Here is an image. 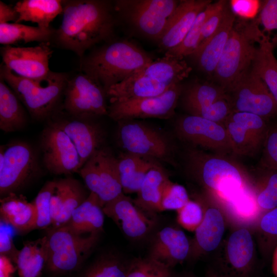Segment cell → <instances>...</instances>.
<instances>
[{"instance_id":"cell-1","label":"cell","mask_w":277,"mask_h":277,"mask_svg":"<svg viewBox=\"0 0 277 277\" xmlns=\"http://www.w3.org/2000/svg\"><path fill=\"white\" fill-rule=\"evenodd\" d=\"M63 19L53 38L56 44L82 57L95 45L113 40V5L104 0L63 1Z\"/></svg>"},{"instance_id":"cell-2","label":"cell","mask_w":277,"mask_h":277,"mask_svg":"<svg viewBox=\"0 0 277 277\" xmlns=\"http://www.w3.org/2000/svg\"><path fill=\"white\" fill-rule=\"evenodd\" d=\"M153 61L137 45L127 39L106 43L83 59L81 68L105 91Z\"/></svg>"},{"instance_id":"cell-3","label":"cell","mask_w":277,"mask_h":277,"mask_svg":"<svg viewBox=\"0 0 277 277\" xmlns=\"http://www.w3.org/2000/svg\"><path fill=\"white\" fill-rule=\"evenodd\" d=\"M191 70L184 59L164 55L111 87L107 95L109 102L158 96L181 84Z\"/></svg>"},{"instance_id":"cell-4","label":"cell","mask_w":277,"mask_h":277,"mask_svg":"<svg viewBox=\"0 0 277 277\" xmlns=\"http://www.w3.org/2000/svg\"><path fill=\"white\" fill-rule=\"evenodd\" d=\"M186 163L191 176L224 200L232 201L246 191V176L241 167L223 154L190 149Z\"/></svg>"},{"instance_id":"cell-5","label":"cell","mask_w":277,"mask_h":277,"mask_svg":"<svg viewBox=\"0 0 277 277\" xmlns=\"http://www.w3.org/2000/svg\"><path fill=\"white\" fill-rule=\"evenodd\" d=\"M1 77L13 90L32 117L44 120L58 105L69 79L63 72L50 71L45 76L28 78L19 76L3 64Z\"/></svg>"},{"instance_id":"cell-6","label":"cell","mask_w":277,"mask_h":277,"mask_svg":"<svg viewBox=\"0 0 277 277\" xmlns=\"http://www.w3.org/2000/svg\"><path fill=\"white\" fill-rule=\"evenodd\" d=\"M100 233L78 234L66 225L52 228L46 235L48 259L45 267L51 275L60 276L80 269L96 245Z\"/></svg>"},{"instance_id":"cell-7","label":"cell","mask_w":277,"mask_h":277,"mask_svg":"<svg viewBox=\"0 0 277 277\" xmlns=\"http://www.w3.org/2000/svg\"><path fill=\"white\" fill-rule=\"evenodd\" d=\"M257 38L253 22L234 24L213 75L226 92L251 68Z\"/></svg>"},{"instance_id":"cell-8","label":"cell","mask_w":277,"mask_h":277,"mask_svg":"<svg viewBox=\"0 0 277 277\" xmlns=\"http://www.w3.org/2000/svg\"><path fill=\"white\" fill-rule=\"evenodd\" d=\"M179 3L176 0H117L113 5L115 13L134 31L158 43Z\"/></svg>"},{"instance_id":"cell-9","label":"cell","mask_w":277,"mask_h":277,"mask_svg":"<svg viewBox=\"0 0 277 277\" xmlns=\"http://www.w3.org/2000/svg\"><path fill=\"white\" fill-rule=\"evenodd\" d=\"M78 172L103 207L123 193L117 158L104 148L96 150Z\"/></svg>"},{"instance_id":"cell-10","label":"cell","mask_w":277,"mask_h":277,"mask_svg":"<svg viewBox=\"0 0 277 277\" xmlns=\"http://www.w3.org/2000/svg\"><path fill=\"white\" fill-rule=\"evenodd\" d=\"M37 163L32 147L24 142L1 146L0 194L3 197L15 193L37 170Z\"/></svg>"},{"instance_id":"cell-11","label":"cell","mask_w":277,"mask_h":277,"mask_svg":"<svg viewBox=\"0 0 277 277\" xmlns=\"http://www.w3.org/2000/svg\"><path fill=\"white\" fill-rule=\"evenodd\" d=\"M182 91V86L179 84L158 96L109 102L108 115L116 122L148 118H168L174 114Z\"/></svg>"},{"instance_id":"cell-12","label":"cell","mask_w":277,"mask_h":277,"mask_svg":"<svg viewBox=\"0 0 277 277\" xmlns=\"http://www.w3.org/2000/svg\"><path fill=\"white\" fill-rule=\"evenodd\" d=\"M64 96L65 109L75 117L108 114L106 92L98 82L84 72L68 79Z\"/></svg>"},{"instance_id":"cell-13","label":"cell","mask_w":277,"mask_h":277,"mask_svg":"<svg viewBox=\"0 0 277 277\" xmlns=\"http://www.w3.org/2000/svg\"><path fill=\"white\" fill-rule=\"evenodd\" d=\"M233 112H245L264 119L277 114V103L265 84L250 68L227 92Z\"/></svg>"},{"instance_id":"cell-14","label":"cell","mask_w":277,"mask_h":277,"mask_svg":"<svg viewBox=\"0 0 277 277\" xmlns=\"http://www.w3.org/2000/svg\"><path fill=\"white\" fill-rule=\"evenodd\" d=\"M118 122V140L126 152L162 161L170 159L172 152L170 143L158 130L134 120Z\"/></svg>"},{"instance_id":"cell-15","label":"cell","mask_w":277,"mask_h":277,"mask_svg":"<svg viewBox=\"0 0 277 277\" xmlns=\"http://www.w3.org/2000/svg\"><path fill=\"white\" fill-rule=\"evenodd\" d=\"M41 148L43 164L50 173L69 174L80 169V159L74 144L55 123L44 129Z\"/></svg>"},{"instance_id":"cell-16","label":"cell","mask_w":277,"mask_h":277,"mask_svg":"<svg viewBox=\"0 0 277 277\" xmlns=\"http://www.w3.org/2000/svg\"><path fill=\"white\" fill-rule=\"evenodd\" d=\"M175 131L181 139L190 144L223 155L232 152L227 130L222 124L188 114L177 120Z\"/></svg>"},{"instance_id":"cell-17","label":"cell","mask_w":277,"mask_h":277,"mask_svg":"<svg viewBox=\"0 0 277 277\" xmlns=\"http://www.w3.org/2000/svg\"><path fill=\"white\" fill-rule=\"evenodd\" d=\"M232 152L238 155L253 154L263 144L268 127L261 116L245 112H233L224 123Z\"/></svg>"},{"instance_id":"cell-18","label":"cell","mask_w":277,"mask_h":277,"mask_svg":"<svg viewBox=\"0 0 277 277\" xmlns=\"http://www.w3.org/2000/svg\"><path fill=\"white\" fill-rule=\"evenodd\" d=\"M4 65L17 75L28 78L45 76L50 72L49 60L53 51L49 42L34 47L5 46L1 48Z\"/></svg>"},{"instance_id":"cell-19","label":"cell","mask_w":277,"mask_h":277,"mask_svg":"<svg viewBox=\"0 0 277 277\" xmlns=\"http://www.w3.org/2000/svg\"><path fill=\"white\" fill-rule=\"evenodd\" d=\"M105 215L110 218L128 238L140 240L147 236L154 228L153 214L138 208L130 197L123 193L106 204L103 208Z\"/></svg>"},{"instance_id":"cell-20","label":"cell","mask_w":277,"mask_h":277,"mask_svg":"<svg viewBox=\"0 0 277 277\" xmlns=\"http://www.w3.org/2000/svg\"><path fill=\"white\" fill-rule=\"evenodd\" d=\"M225 258L215 268L230 277H252L254 269V243L249 231L242 228L228 239Z\"/></svg>"},{"instance_id":"cell-21","label":"cell","mask_w":277,"mask_h":277,"mask_svg":"<svg viewBox=\"0 0 277 277\" xmlns=\"http://www.w3.org/2000/svg\"><path fill=\"white\" fill-rule=\"evenodd\" d=\"M210 0H184L180 3L169 18L164 33L158 42L160 49L167 52L184 40L199 14L208 5Z\"/></svg>"},{"instance_id":"cell-22","label":"cell","mask_w":277,"mask_h":277,"mask_svg":"<svg viewBox=\"0 0 277 277\" xmlns=\"http://www.w3.org/2000/svg\"><path fill=\"white\" fill-rule=\"evenodd\" d=\"M190 251V243L185 233L166 227L155 235L148 258L171 269L187 260Z\"/></svg>"},{"instance_id":"cell-23","label":"cell","mask_w":277,"mask_h":277,"mask_svg":"<svg viewBox=\"0 0 277 277\" xmlns=\"http://www.w3.org/2000/svg\"><path fill=\"white\" fill-rule=\"evenodd\" d=\"M235 21L234 13L228 2L224 17L217 31L190 55L195 60L199 69L204 73L213 75Z\"/></svg>"},{"instance_id":"cell-24","label":"cell","mask_w":277,"mask_h":277,"mask_svg":"<svg viewBox=\"0 0 277 277\" xmlns=\"http://www.w3.org/2000/svg\"><path fill=\"white\" fill-rule=\"evenodd\" d=\"M75 120H63L55 123L70 137L80 159V168L98 149L102 142L103 134L96 125L76 117Z\"/></svg>"},{"instance_id":"cell-25","label":"cell","mask_w":277,"mask_h":277,"mask_svg":"<svg viewBox=\"0 0 277 277\" xmlns=\"http://www.w3.org/2000/svg\"><path fill=\"white\" fill-rule=\"evenodd\" d=\"M225 229L224 219L220 210L215 207L206 209L190 243L189 258L196 259L203 254L215 250L221 242Z\"/></svg>"},{"instance_id":"cell-26","label":"cell","mask_w":277,"mask_h":277,"mask_svg":"<svg viewBox=\"0 0 277 277\" xmlns=\"http://www.w3.org/2000/svg\"><path fill=\"white\" fill-rule=\"evenodd\" d=\"M0 215L1 222L11 226L18 233L36 229V208L23 195L11 193L1 198Z\"/></svg>"},{"instance_id":"cell-27","label":"cell","mask_w":277,"mask_h":277,"mask_svg":"<svg viewBox=\"0 0 277 277\" xmlns=\"http://www.w3.org/2000/svg\"><path fill=\"white\" fill-rule=\"evenodd\" d=\"M103 208L98 196L90 192L73 211L65 225L78 234L100 233L103 229L105 215Z\"/></svg>"},{"instance_id":"cell-28","label":"cell","mask_w":277,"mask_h":277,"mask_svg":"<svg viewBox=\"0 0 277 277\" xmlns=\"http://www.w3.org/2000/svg\"><path fill=\"white\" fill-rule=\"evenodd\" d=\"M48 259L47 238L27 241L12 262L18 277H41Z\"/></svg>"},{"instance_id":"cell-29","label":"cell","mask_w":277,"mask_h":277,"mask_svg":"<svg viewBox=\"0 0 277 277\" xmlns=\"http://www.w3.org/2000/svg\"><path fill=\"white\" fill-rule=\"evenodd\" d=\"M169 180L167 174L159 165L152 168L142 182L137 195L133 200L134 203L149 214L160 212L163 191Z\"/></svg>"},{"instance_id":"cell-30","label":"cell","mask_w":277,"mask_h":277,"mask_svg":"<svg viewBox=\"0 0 277 277\" xmlns=\"http://www.w3.org/2000/svg\"><path fill=\"white\" fill-rule=\"evenodd\" d=\"M117 160L124 193H137L148 172L157 165L148 158L128 152Z\"/></svg>"},{"instance_id":"cell-31","label":"cell","mask_w":277,"mask_h":277,"mask_svg":"<svg viewBox=\"0 0 277 277\" xmlns=\"http://www.w3.org/2000/svg\"><path fill=\"white\" fill-rule=\"evenodd\" d=\"M14 7L18 14L15 23L30 21L45 29L50 28V23L63 11V1L59 0H22Z\"/></svg>"},{"instance_id":"cell-32","label":"cell","mask_w":277,"mask_h":277,"mask_svg":"<svg viewBox=\"0 0 277 277\" xmlns=\"http://www.w3.org/2000/svg\"><path fill=\"white\" fill-rule=\"evenodd\" d=\"M27 122L22 103L4 80L0 81V129L8 133L22 129Z\"/></svg>"},{"instance_id":"cell-33","label":"cell","mask_w":277,"mask_h":277,"mask_svg":"<svg viewBox=\"0 0 277 277\" xmlns=\"http://www.w3.org/2000/svg\"><path fill=\"white\" fill-rule=\"evenodd\" d=\"M225 0L211 3L197 16L193 25L182 42L177 47L165 52L164 55L179 59L191 55L197 49L203 26L207 19L217 10L225 6Z\"/></svg>"},{"instance_id":"cell-34","label":"cell","mask_w":277,"mask_h":277,"mask_svg":"<svg viewBox=\"0 0 277 277\" xmlns=\"http://www.w3.org/2000/svg\"><path fill=\"white\" fill-rule=\"evenodd\" d=\"M55 31L51 27L45 29L15 23L0 24V43L11 46L21 42H49Z\"/></svg>"},{"instance_id":"cell-35","label":"cell","mask_w":277,"mask_h":277,"mask_svg":"<svg viewBox=\"0 0 277 277\" xmlns=\"http://www.w3.org/2000/svg\"><path fill=\"white\" fill-rule=\"evenodd\" d=\"M258 44L251 69L264 82L277 103V60L273 48L266 42Z\"/></svg>"},{"instance_id":"cell-36","label":"cell","mask_w":277,"mask_h":277,"mask_svg":"<svg viewBox=\"0 0 277 277\" xmlns=\"http://www.w3.org/2000/svg\"><path fill=\"white\" fill-rule=\"evenodd\" d=\"M227 96L226 90L219 85L196 83L186 89L182 103L185 109L190 114Z\"/></svg>"},{"instance_id":"cell-37","label":"cell","mask_w":277,"mask_h":277,"mask_svg":"<svg viewBox=\"0 0 277 277\" xmlns=\"http://www.w3.org/2000/svg\"><path fill=\"white\" fill-rule=\"evenodd\" d=\"M259 39L273 48L277 44V0H267L262 3L259 15L253 22Z\"/></svg>"},{"instance_id":"cell-38","label":"cell","mask_w":277,"mask_h":277,"mask_svg":"<svg viewBox=\"0 0 277 277\" xmlns=\"http://www.w3.org/2000/svg\"><path fill=\"white\" fill-rule=\"evenodd\" d=\"M128 263L114 255H104L91 263L78 277H126Z\"/></svg>"},{"instance_id":"cell-39","label":"cell","mask_w":277,"mask_h":277,"mask_svg":"<svg viewBox=\"0 0 277 277\" xmlns=\"http://www.w3.org/2000/svg\"><path fill=\"white\" fill-rule=\"evenodd\" d=\"M171 269L149 258H135L128 263L126 277H172Z\"/></svg>"},{"instance_id":"cell-40","label":"cell","mask_w":277,"mask_h":277,"mask_svg":"<svg viewBox=\"0 0 277 277\" xmlns=\"http://www.w3.org/2000/svg\"><path fill=\"white\" fill-rule=\"evenodd\" d=\"M55 183V181L46 183L32 202L37 215L36 229H45L52 226L51 199Z\"/></svg>"},{"instance_id":"cell-41","label":"cell","mask_w":277,"mask_h":277,"mask_svg":"<svg viewBox=\"0 0 277 277\" xmlns=\"http://www.w3.org/2000/svg\"><path fill=\"white\" fill-rule=\"evenodd\" d=\"M267 170L255 197L259 207L268 211L277 207V171Z\"/></svg>"},{"instance_id":"cell-42","label":"cell","mask_w":277,"mask_h":277,"mask_svg":"<svg viewBox=\"0 0 277 277\" xmlns=\"http://www.w3.org/2000/svg\"><path fill=\"white\" fill-rule=\"evenodd\" d=\"M87 197L80 183L75 180L69 179L63 200L61 215L56 227L66 225L70 220L73 211Z\"/></svg>"},{"instance_id":"cell-43","label":"cell","mask_w":277,"mask_h":277,"mask_svg":"<svg viewBox=\"0 0 277 277\" xmlns=\"http://www.w3.org/2000/svg\"><path fill=\"white\" fill-rule=\"evenodd\" d=\"M189 200L185 188L169 180L163 191L160 212L166 210L177 211Z\"/></svg>"},{"instance_id":"cell-44","label":"cell","mask_w":277,"mask_h":277,"mask_svg":"<svg viewBox=\"0 0 277 277\" xmlns=\"http://www.w3.org/2000/svg\"><path fill=\"white\" fill-rule=\"evenodd\" d=\"M233 112V109L228 96L212 104L193 111L190 115L222 124Z\"/></svg>"},{"instance_id":"cell-45","label":"cell","mask_w":277,"mask_h":277,"mask_svg":"<svg viewBox=\"0 0 277 277\" xmlns=\"http://www.w3.org/2000/svg\"><path fill=\"white\" fill-rule=\"evenodd\" d=\"M176 211L178 223L189 231H195L201 223L204 215L201 205L191 200Z\"/></svg>"},{"instance_id":"cell-46","label":"cell","mask_w":277,"mask_h":277,"mask_svg":"<svg viewBox=\"0 0 277 277\" xmlns=\"http://www.w3.org/2000/svg\"><path fill=\"white\" fill-rule=\"evenodd\" d=\"M263 145L261 166L265 169L277 171V126L268 128Z\"/></svg>"},{"instance_id":"cell-47","label":"cell","mask_w":277,"mask_h":277,"mask_svg":"<svg viewBox=\"0 0 277 277\" xmlns=\"http://www.w3.org/2000/svg\"><path fill=\"white\" fill-rule=\"evenodd\" d=\"M259 227L265 237L266 247L268 250L274 248L277 245V207L263 215Z\"/></svg>"},{"instance_id":"cell-48","label":"cell","mask_w":277,"mask_h":277,"mask_svg":"<svg viewBox=\"0 0 277 277\" xmlns=\"http://www.w3.org/2000/svg\"><path fill=\"white\" fill-rule=\"evenodd\" d=\"M228 3L207 19L203 26L197 49L206 43L217 31L224 17Z\"/></svg>"},{"instance_id":"cell-49","label":"cell","mask_w":277,"mask_h":277,"mask_svg":"<svg viewBox=\"0 0 277 277\" xmlns=\"http://www.w3.org/2000/svg\"><path fill=\"white\" fill-rule=\"evenodd\" d=\"M18 250L14 245L11 232L5 228L1 222L0 255L6 256L13 261Z\"/></svg>"},{"instance_id":"cell-50","label":"cell","mask_w":277,"mask_h":277,"mask_svg":"<svg viewBox=\"0 0 277 277\" xmlns=\"http://www.w3.org/2000/svg\"><path fill=\"white\" fill-rule=\"evenodd\" d=\"M18 14L14 7L0 2V24L8 23L10 21L16 23Z\"/></svg>"},{"instance_id":"cell-51","label":"cell","mask_w":277,"mask_h":277,"mask_svg":"<svg viewBox=\"0 0 277 277\" xmlns=\"http://www.w3.org/2000/svg\"><path fill=\"white\" fill-rule=\"evenodd\" d=\"M16 268L7 256L0 255V277H13Z\"/></svg>"},{"instance_id":"cell-52","label":"cell","mask_w":277,"mask_h":277,"mask_svg":"<svg viewBox=\"0 0 277 277\" xmlns=\"http://www.w3.org/2000/svg\"><path fill=\"white\" fill-rule=\"evenodd\" d=\"M205 275L206 277H230L214 267H209Z\"/></svg>"},{"instance_id":"cell-53","label":"cell","mask_w":277,"mask_h":277,"mask_svg":"<svg viewBox=\"0 0 277 277\" xmlns=\"http://www.w3.org/2000/svg\"><path fill=\"white\" fill-rule=\"evenodd\" d=\"M271 268L273 274L277 277V245L273 250Z\"/></svg>"},{"instance_id":"cell-54","label":"cell","mask_w":277,"mask_h":277,"mask_svg":"<svg viewBox=\"0 0 277 277\" xmlns=\"http://www.w3.org/2000/svg\"><path fill=\"white\" fill-rule=\"evenodd\" d=\"M172 277H197L193 274H184L181 275H174L173 274Z\"/></svg>"}]
</instances>
